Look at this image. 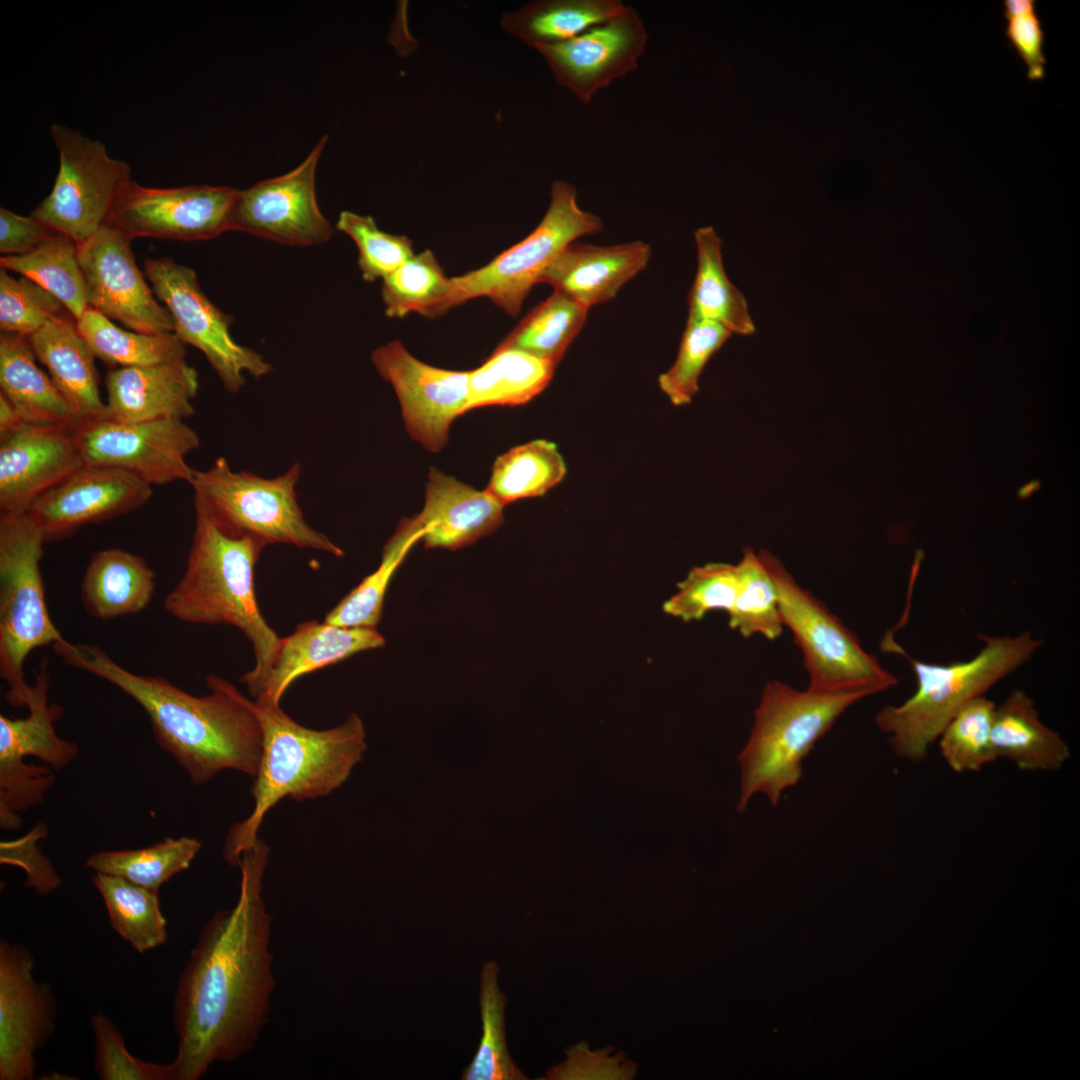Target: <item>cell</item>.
<instances>
[{"mask_svg":"<svg viewBox=\"0 0 1080 1080\" xmlns=\"http://www.w3.org/2000/svg\"><path fill=\"white\" fill-rule=\"evenodd\" d=\"M155 588L156 574L142 556L109 548L93 554L81 580L80 595L90 616L111 620L145 610Z\"/></svg>","mask_w":1080,"mask_h":1080,"instance_id":"28","label":"cell"},{"mask_svg":"<svg viewBox=\"0 0 1080 1080\" xmlns=\"http://www.w3.org/2000/svg\"><path fill=\"white\" fill-rule=\"evenodd\" d=\"M45 835L46 827L38 825L24 837L13 841H2L0 844L1 863L16 865L24 869L25 886L33 888L39 895L49 894L62 884L51 862L37 846V841Z\"/></svg>","mask_w":1080,"mask_h":1080,"instance_id":"50","label":"cell"},{"mask_svg":"<svg viewBox=\"0 0 1080 1080\" xmlns=\"http://www.w3.org/2000/svg\"><path fill=\"white\" fill-rule=\"evenodd\" d=\"M503 508L485 491L432 468L423 510L414 519L426 548L456 550L495 532L504 521Z\"/></svg>","mask_w":1080,"mask_h":1080,"instance_id":"25","label":"cell"},{"mask_svg":"<svg viewBox=\"0 0 1080 1080\" xmlns=\"http://www.w3.org/2000/svg\"><path fill=\"white\" fill-rule=\"evenodd\" d=\"M648 39L637 10L628 6L620 15L575 38L535 49L557 83L587 104L597 91L638 67Z\"/></svg>","mask_w":1080,"mask_h":1080,"instance_id":"21","label":"cell"},{"mask_svg":"<svg viewBox=\"0 0 1080 1080\" xmlns=\"http://www.w3.org/2000/svg\"><path fill=\"white\" fill-rule=\"evenodd\" d=\"M738 592L736 565L722 562L692 568L677 584V592L664 604L663 611L684 622L702 619L708 612L731 610Z\"/></svg>","mask_w":1080,"mask_h":1080,"instance_id":"46","label":"cell"},{"mask_svg":"<svg viewBox=\"0 0 1080 1080\" xmlns=\"http://www.w3.org/2000/svg\"><path fill=\"white\" fill-rule=\"evenodd\" d=\"M78 333L95 358L110 368L137 367L185 359V344L175 333L126 331L89 307L76 320Z\"/></svg>","mask_w":1080,"mask_h":1080,"instance_id":"34","label":"cell"},{"mask_svg":"<svg viewBox=\"0 0 1080 1080\" xmlns=\"http://www.w3.org/2000/svg\"><path fill=\"white\" fill-rule=\"evenodd\" d=\"M1005 36L1024 62L1031 81L1045 77L1044 32L1036 11L1008 16Z\"/></svg>","mask_w":1080,"mask_h":1080,"instance_id":"51","label":"cell"},{"mask_svg":"<svg viewBox=\"0 0 1080 1080\" xmlns=\"http://www.w3.org/2000/svg\"><path fill=\"white\" fill-rule=\"evenodd\" d=\"M650 257V246L643 241L609 246L573 242L551 262L539 283L590 308L613 299L644 270Z\"/></svg>","mask_w":1080,"mask_h":1080,"instance_id":"24","label":"cell"},{"mask_svg":"<svg viewBox=\"0 0 1080 1080\" xmlns=\"http://www.w3.org/2000/svg\"><path fill=\"white\" fill-rule=\"evenodd\" d=\"M84 465L76 429L26 422L0 437V513H26L39 496Z\"/></svg>","mask_w":1080,"mask_h":1080,"instance_id":"22","label":"cell"},{"mask_svg":"<svg viewBox=\"0 0 1080 1080\" xmlns=\"http://www.w3.org/2000/svg\"><path fill=\"white\" fill-rule=\"evenodd\" d=\"M46 662L35 673L25 718L0 716V826L17 830L19 813L42 803L53 786L51 770L67 767L78 755L76 743L60 738L54 724L62 715L48 703Z\"/></svg>","mask_w":1080,"mask_h":1080,"instance_id":"12","label":"cell"},{"mask_svg":"<svg viewBox=\"0 0 1080 1080\" xmlns=\"http://www.w3.org/2000/svg\"><path fill=\"white\" fill-rule=\"evenodd\" d=\"M52 648L66 665L111 683L136 701L150 720L157 744L195 785L227 769L256 776L261 726L248 698L227 680L207 675L209 694L197 697L165 678L127 670L96 645L64 639Z\"/></svg>","mask_w":1080,"mask_h":1080,"instance_id":"2","label":"cell"},{"mask_svg":"<svg viewBox=\"0 0 1080 1080\" xmlns=\"http://www.w3.org/2000/svg\"><path fill=\"white\" fill-rule=\"evenodd\" d=\"M736 567L738 592L728 612L730 628L738 630L744 638L760 634L775 640L782 634L784 624L776 587L759 552L746 548Z\"/></svg>","mask_w":1080,"mask_h":1080,"instance_id":"42","label":"cell"},{"mask_svg":"<svg viewBox=\"0 0 1080 1080\" xmlns=\"http://www.w3.org/2000/svg\"><path fill=\"white\" fill-rule=\"evenodd\" d=\"M422 537L423 531L413 517L402 520L383 549L378 569L330 610L324 621L342 627H376L393 574Z\"/></svg>","mask_w":1080,"mask_h":1080,"instance_id":"41","label":"cell"},{"mask_svg":"<svg viewBox=\"0 0 1080 1080\" xmlns=\"http://www.w3.org/2000/svg\"><path fill=\"white\" fill-rule=\"evenodd\" d=\"M71 315L50 292L31 279L0 269V329L29 337L47 322Z\"/></svg>","mask_w":1080,"mask_h":1080,"instance_id":"47","label":"cell"},{"mask_svg":"<svg viewBox=\"0 0 1080 1080\" xmlns=\"http://www.w3.org/2000/svg\"><path fill=\"white\" fill-rule=\"evenodd\" d=\"M35 959L21 943L0 941V1079L32 1080L35 1053L52 1036L57 1003L49 982L33 977Z\"/></svg>","mask_w":1080,"mask_h":1080,"instance_id":"18","label":"cell"},{"mask_svg":"<svg viewBox=\"0 0 1080 1080\" xmlns=\"http://www.w3.org/2000/svg\"><path fill=\"white\" fill-rule=\"evenodd\" d=\"M131 242L108 225L77 244L89 307L135 332L174 333L173 318L155 299Z\"/></svg>","mask_w":1080,"mask_h":1080,"instance_id":"16","label":"cell"},{"mask_svg":"<svg viewBox=\"0 0 1080 1080\" xmlns=\"http://www.w3.org/2000/svg\"><path fill=\"white\" fill-rule=\"evenodd\" d=\"M382 280L381 295L388 317L403 318L417 312L434 318L446 313L452 282L432 251L414 255Z\"/></svg>","mask_w":1080,"mask_h":1080,"instance_id":"40","label":"cell"},{"mask_svg":"<svg viewBox=\"0 0 1080 1080\" xmlns=\"http://www.w3.org/2000/svg\"><path fill=\"white\" fill-rule=\"evenodd\" d=\"M107 419L143 422L185 419L194 414L192 400L198 373L185 359L137 367L110 368L106 373Z\"/></svg>","mask_w":1080,"mask_h":1080,"instance_id":"23","label":"cell"},{"mask_svg":"<svg viewBox=\"0 0 1080 1080\" xmlns=\"http://www.w3.org/2000/svg\"><path fill=\"white\" fill-rule=\"evenodd\" d=\"M25 423L6 397L0 394V437L16 431Z\"/></svg>","mask_w":1080,"mask_h":1080,"instance_id":"53","label":"cell"},{"mask_svg":"<svg viewBox=\"0 0 1080 1080\" xmlns=\"http://www.w3.org/2000/svg\"><path fill=\"white\" fill-rule=\"evenodd\" d=\"M548 209L537 227L522 241L505 250L486 266L452 277L446 312L476 297H487L511 316H516L535 284L559 255L578 237L597 234L602 219L582 210L577 189L556 180L551 186Z\"/></svg>","mask_w":1080,"mask_h":1080,"instance_id":"10","label":"cell"},{"mask_svg":"<svg viewBox=\"0 0 1080 1080\" xmlns=\"http://www.w3.org/2000/svg\"><path fill=\"white\" fill-rule=\"evenodd\" d=\"M620 0H536L501 17L504 31L534 49L568 41L620 15Z\"/></svg>","mask_w":1080,"mask_h":1080,"instance_id":"31","label":"cell"},{"mask_svg":"<svg viewBox=\"0 0 1080 1080\" xmlns=\"http://www.w3.org/2000/svg\"><path fill=\"white\" fill-rule=\"evenodd\" d=\"M301 466L275 478L235 472L222 457L205 471L194 470L189 484L226 530L269 544H291L343 556V550L305 520L295 490Z\"/></svg>","mask_w":1080,"mask_h":1080,"instance_id":"8","label":"cell"},{"mask_svg":"<svg viewBox=\"0 0 1080 1080\" xmlns=\"http://www.w3.org/2000/svg\"><path fill=\"white\" fill-rule=\"evenodd\" d=\"M151 496V485L127 471L84 465L39 496L26 514L45 542L58 541L86 524L135 511Z\"/></svg>","mask_w":1080,"mask_h":1080,"instance_id":"20","label":"cell"},{"mask_svg":"<svg viewBox=\"0 0 1080 1080\" xmlns=\"http://www.w3.org/2000/svg\"><path fill=\"white\" fill-rule=\"evenodd\" d=\"M262 730V754L251 795L254 807L226 837L224 859L238 867L242 855L259 839L266 813L281 799L297 801L329 795L347 779L366 749L360 718L351 714L339 726L326 730L306 728L288 716L279 704L248 699Z\"/></svg>","mask_w":1080,"mask_h":1080,"instance_id":"4","label":"cell"},{"mask_svg":"<svg viewBox=\"0 0 1080 1080\" xmlns=\"http://www.w3.org/2000/svg\"><path fill=\"white\" fill-rule=\"evenodd\" d=\"M326 142L324 135L288 173L238 190L231 230L287 245L327 242L334 230L322 215L315 193L316 167Z\"/></svg>","mask_w":1080,"mask_h":1080,"instance_id":"17","label":"cell"},{"mask_svg":"<svg viewBox=\"0 0 1080 1080\" xmlns=\"http://www.w3.org/2000/svg\"><path fill=\"white\" fill-rule=\"evenodd\" d=\"M29 341L81 424L107 419L95 356L78 333L76 319L72 315L53 319L30 335Z\"/></svg>","mask_w":1080,"mask_h":1080,"instance_id":"27","label":"cell"},{"mask_svg":"<svg viewBox=\"0 0 1080 1080\" xmlns=\"http://www.w3.org/2000/svg\"><path fill=\"white\" fill-rule=\"evenodd\" d=\"M996 705L985 695L968 702L939 735V749L956 773L979 772L997 760L992 744Z\"/></svg>","mask_w":1080,"mask_h":1080,"instance_id":"44","label":"cell"},{"mask_svg":"<svg viewBox=\"0 0 1080 1080\" xmlns=\"http://www.w3.org/2000/svg\"><path fill=\"white\" fill-rule=\"evenodd\" d=\"M144 274L155 296L174 321V333L199 349L230 393L245 384L244 373L260 378L272 371L270 363L238 344L230 334L234 318L216 307L202 291L195 271L171 257L146 258Z\"/></svg>","mask_w":1080,"mask_h":1080,"instance_id":"13","label":"cell"},{"mask_svg":"<svg viewBox=\"0 0 1080 1080\" xmlns=\"http://www.w3.org/2000/svg\"><path fill=\"white\" fill-rule=\"evenodd\" d=\"M384 644L385 638L376 627H342L325 621L301 623L291 635L281 638L268 679L255 702L279 704L299 677Z\"/></svg>","mask_w":1080,"mask_h":1080,"instance_id":"26","label":"cell"},{"mask_svg":"<svg viewBox=\"0 0 1080 1080\" xmlns=\"http://www.w3.org/2000/svg\"><path fill=\"white\" fill-rule=\"evenodd\" d=\"M76 437L85 465L122 469L149 485L189 483L194 470L186 456L200 445L195 430L181 419L81 424Z\"/></svg>","mask_w":1080,"mask_h":1080,"instance_id":"14","label":"cell"},{"mask_svg":"<svg viewBox=\"0 0 1080 1080\" xmlns=\"http://www.w3.org/2000/svg\"><path fill=\"white\" fill-rule=\"evenodd\" d=\"M336 228L356 243L358 265L365 281L384 279L414 256L408 237L382 231L371 216L342 211Z\"/></svg>","mask_w":1080,"mask_h":1080,"instance_id":"48","label":"cell"},{"mask_svg":"<svg viewBox=\"0 0 1080 1080\" xmlns=\"http://www.w3.org/2000/svg\"><path fill=\"white\" fill-rule=\"evenodd\" d=\"M91 1026L95 1037L94 1068L101 1080H170L169 1064L133 1056L109 1017L95 1013Z\"/></svg>","mask_w":1080,"mask_h":1080,"instance_id":"49","label":"cell"},{"mask_svg":"<svg viewBox=\"0 0 1080 1080\" xmlns=\"http://www.w3.org/2000/svg\"><path fill=\"white\" fill-rule=\"evenodd\" d=\"M495 962L484 963L480 984L482 1037L476 1054L463 1071L464 1080L524 1079L509 1056L504 1029L505 996L497 984Z\"/></svg>","mask_w":1080,"mask_h":1080,"instance_id":"43","label":"cell"},{"mask_svg":"<svg viewBox=\"0 0 1080 1080\" xmlns=\"http://www.w3.org/2000/svg\"><path fill=\"white\" fill-rule=\"evenodd\" d=\"M567 467L557 446L537 439L499 456L484 490L502 506L544 495L565 477Z\"/></svg>","mask_w":1080,"mask_h":1080,"instance_id":"37","label":"cell"},{"mask_svg":"<svg viewBox=\"0 0 1080 1080\" xmlns=\"http://www.w3.org/2000/svg\"><path fill=\"white\" fill-rule=\"evenodd\" d=\"M45 540L24 514L0 513V676L7 684L5 701L27 707L31 686L23 665L36 648L65 639L46 604L40 571Z\"/></svg>","mask_w":1080,"mask_h":1080,"instance_id":"7","label":"cell"},{"mask_svg":"<svg viewBox=\"0 0 1080 1080\" xmlns=\"http://www.w3.org/2000/svg\"><path fill=\"white\" fill-rule=\"evenodd\" d=\"M732 333L724 326L687 317L674 363L658 378L660 390L675 406L689 404L699 391V377L705 365Z\"/></svg>","mask_w":1080,"mask_h":1080,"instance_id":"45","label":"cell"},{"mask_svg":"<svg viewBox=\"0 0 1080 1080\" xmlns=\"http://www.w3.org/2000/svg\"><path fill=\"white\" fill-rule=\"evenodd\" d=\"M694 236L697 270L688 295V316L718 323L732 334L755 333L747 301L725 272L716 231L711 226L702 227Z\"/></svg>","mask_w":1080,"mask_h":1080,"instance_id":"32","label":"cell"},{"mask_svg":"<svg viewBox=\"0 0 1080 1080\" xmlns=\"http://www.w3.org/2000/svg\"><path fill=\"white\" fill-rule=\"evenodd\" d=\"M371 359L397 395L407 432L429 451H440L453 420L467 411L469 371L428 365L399 340L375 349Z\"/></svg>","mask_w":1080,"mask_h":1080,"instance_id":"19","label":"cell"},{"mask_svg":"<svg viewBox=\"0 0 1080 1080\" xmlns=\"http://www.w3.org/2000/svg\"><path fill=\"white\" fill-rule=\"evenodd\" d=\"M983 647L970 660L949 664L920 661L888 638L883 646L903 655L917 681L913 695L900 705H886L875 717L888 735L893 752L921 762L950 720L971 700L985 693L1026 663L1043 644L1029 631L1015 636L980 634Z\"/></svg>","mask_w":1080,"mask_h":1080,"instance_id":"5","label":"cell"},{"mask_svg":"<svg viewBox=\"0 0 1080 1080\" xmlns=\"http://www.w3.org/2000/svg\"><path fill=\"white\" fill-rule=\"evenodd\" d=\"M0 266L39 284L76 320L89 308L77 243L62 233L55 232L25 255L1 256Z\"/></svg>","mask_w":1080,"mask_h":1080,"instance_id":"35","label":"cell"},{"mask_svg":"<svg viewBox=\"0 0 1080 1080\" xmlns=\"http://www.w3.org/2000/svg\"><path fill=\"white\" fill-rule=\"evenodd\" d=\"M238 189L190 185L145 187L132 181L120 197L109 226L128 238L197 241L231 230Z\"/></svg>","mask_w":1080,"mask_h":1080,"instance_id":"15","label":"cell"},{"mask_svg":"<svg viewBox=\"0 0 1080 1080\" xmlns=\"http://www.w3.org/2000/svg\"><path fill=\"white\" fill-rule=\"evenodd\" d=\"M589 307L554 290L504 338L498 348H512L555 366L583 328Z\"/></svg>","mask_w":1080,"mask_h":1080,"instance_id":"38","label":"cell"},{"mask_svg":"<svg viewBox=\"0 0 1080 1080\" xmlns=\"http://www.w3.org/2000/svg\"><path fill=\"white\" fill-rule=\"evenodd\" d=\"M56 231L31 215L21 216L0 208V253L2 256L25 255Z\"/></svg>","mask_w":1080,"mask_h":1080,"instance_id":"52","label":"cell"},{"mask_svg":"<svg viewBox=\"0 0 1080 1080\" xmlns=\"http://www.w3.org/2000/svg\"><path fill=\"white\" fill-rule=\"evenodd\" d=\"M992 744L997 759L1010 760L1022 771H1059L1071 756L1067 742L1041 721L1034 701L1021 689L996 706Z\"/></svg>","mask_w":1080,"mask_h":1080,"instance_id":"30","label":"cell"},{"mask_svg":"<svg viewBox=\"0 0 1080 1080\" xmlns=\"http://www.w3.org/2000/svg\"><path fill=\"white\" fill-rule=\"evenodd\" d=\"M36 359L29 337L1 332L0 394L27 423L77 429L81 422Z\"/></svg>","mask_w":1080,"mask_h":1080,"instance_id":"29","label":"cell"},{"mask_svg":"<svg viewBox=\"0 0 1080 1080\" xmlns=\"http://www.w3.org/2000/svg\"><path fill=\"white\" fill-rule=\"evenodd\" d=\"M759 554L776 587L783 624L803 653L809 690L870 689L879 693L898 683L836 615L796 582L776 556L767 550Z\"/></svg>","mask_w":1080,"mask_h":1080,"instance_id":"9","label":"cell"},{"mask_svg":"<svg viewBox=\"0 0 1080 1080\" xmlns=\"http://www.w3.org/2000/svg\"><path fill=\"white\" fill-rule=\"evenodd\" d=\"M1042 483L1039 479H1033L1024 485H1022L1016 492V497L1019 500H1026L1030 498L1035 492L1039 491Z\"/></svg>","mask_w":1080,"mask_h":1080,"instance_id":"55","label":"cell"},{"mask_svg":"<svg viewBox=\"0 0 1080 1080\" xmlns=\"http://www.w3.org/2000/svg\"><path fill=\"white\" fill-rule=\"evenodd\" d=\"M269 848L260 839L242 855L238 901L204 924L183 969L173 1005L178 1037L170 1080H198L216 1062L251 1051L275 987L272 916L263 899Z\"/></svg>","mask_w":1080,"mask_h":1080,"instance_id":"1","label":"cell"},{"mask_svg":"<svg viewBox=\"0 0 1080 1080\" xmlns=\"http://www.w3.org/2000/svg\"><path fill=\"white\" fill-rule=\"evenodd\" d=\"M59 169L49 195L31 216L77 244L108 226L120 197L133 181L125 161L112 158L106 146L78 130L52 124Z\"/></svg>","mask_w":1080,"mask_h":1080,"instance_id":"11","label":"cell"},{"mask_svg":"<svg viewBox=\"0 0 1080 1080\" xmlns=\"http://www.w3.org/2000/svg\"><path fill=\"white\" fill-rule=\"evenodd\" d=\"M91 878L103 898L112 928L138 953L167 941V921L157 892L114 875L93 872Z\"/></svg>","mask_w":1080,"mask_h":1080,"instance_id":"36","label":"cell"},{"mask_svg":"<svg viewBox=\"0 0 1080 1080\" xmlns=\"http://www.w3.org/2000/svg\"><path fill=\"white\" fill-rule=\"evenodd\" d=\"M1031 11H1036V2L1034 0H1005L1003 2L1004 17Z\"/></svg>","mask_w":1080,"mask_h":1080,"instance_id":"54","label":"cell"},{"mask_svg":"<svg viewBox=\"0 0 1080 1080\" xmlns=\"http://www.w3.org/2000/svg\"><path fill=\"white\" fill-rule=\"evenodd\" d=\"M556 366L512 348H496L479 368L469 371L467 411L492 405L517 406L540 394Z\"/></svg>","mask_w":1080,"mask_h":1080,"instance_id":"33","label":"cell"},{"mask_svg":"<svg viewBox=\"0 0 1080 1080\" xmlns=\"http://www.w3.org/2000/svg\"><path fill=\"white\" fill-rule=\"evenodd\" d=\"M194 507L195 528L186 569L166 596L164 608L184 622L238 628L251 642L255 656L254 668L240 682L256 698L281 643L262 616L255 594V565L266 545L223 528L196 497Z\"/></svg>","mask_w":1080,"mask_h":1080,"instance_id":"3","label":"cell"},{"mask_svg":"<svg viewBox=\"0 0 1080 1080\" xmlns=\"http://www.w3.org/2000/svg\"><path fill=\"white\" fill-rule=\"evenodd\" d=\"M873 694L870 689L800 691L777 680L767 682L749 739L738 756L741 792L737 810L744 811L758 793L777 805L783 790L801 778L802 761L815 743L848 707Z\"/></svg>","mask_w":1080,"mask_h":1080,"instance_id":"6","label":"cell"},{"mask_svg":"<svg viewBox=\"0 0 1080 1080\" xmlns=\"http://www.w3.org/2000/svg\"><path fill=\"white\" fill-rule=\"evenodd\" d=\"M201 848L195 838L164 840L145 848L98 851L85 862L88 869L126 879L157 892L177 873L190 867Z\"/></svg>","mask_w":1080,"mask_h":1080,"instance_id":"39","label":"cell"}]
</instances>
